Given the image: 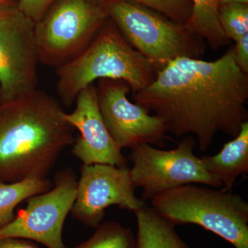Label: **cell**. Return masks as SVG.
I'll return each mask as SVG.
<instances>
[{
	"mask_svg": "<svg viewBox=\"0 0 248 248\" xmlns=\"http://www.w3.org/2000/svg\"><path fill=\"white\" fill-rule=\"evenodd\" d=\"M151 204L174 226L197 225L235 248H248V203L238 194L188 184L155 196Z\"/></svg>",
	"mask_w": 248,
	"mask_h": 248,
	"instance_id": "277c9868",
	"label": "cell"
},
{
	"mask_svg": "<svg viewBox=\"0 0 248 248\" xmlns=\"http://www.w3.org/2000/svg\"><path fill=\"white\" fill-rule=\"evenodd\" d=\"M133 99L164 121L169 132L192 135L205 152L218 133L234 138L248 122V73L238 66L234 46L214 61L179 58Z\"/></svg>",
	"mask_w": 248,
	"mask_h": 248,
	"instance_id": "6da1fadb",
	"label": "cell"
},
{
	"mask_svg": "<svg viewBox=\"0 0 248 248\" xmlns=\"http://www.w3.org/2000/svg\"><path fill=\"white\" fill-rule=\"evenodd\" d=\"M159 71L108 19L79 56L56 68L57 91L62 105L70 107L78 94L95 80L123 81L134 94L149 86Z\"/></svg>",
	"mask_w": 248,
	"mask_h": 248,
	"instance_id": "3957f363",
	"label": "cell"
},
{
	"mask_svg": "<svg viewBox=\"0 0 248 248\" xmlns=\"http://www.w3.org/2000/svg\"><path fill=\"white\" fill-rule=\"evenodd\" d=\"M78 180L74 171H59L50 190L28 199L27 205L0 230V239L19 238L36 241L48 248H66L63 224L76 201Z\"/></svg>",
	"mask_w": 248,
	"mask_h": 248,
	"instance_id": "ba28073f",
	"label": "cell"
},
{
	"mask_svg": "<svg viewBox=\"0 0 248 248\" xmlns=\"http://www.w3.org/2000/svg\"><path fill=\"white\" fill-rule=\"evenodd\" d=\"M108 19L100 1L58 0L35 24L39 62L56 69L74 60Z\"/></svg>",
	"mask_w": 248,
	"mask_h": 248,
	"instance_id": "8992f818",
	"label": "cell"
},
{
	"mask_svg": "<svg viewBox=\"0 0 248 248\" xmlns=\"http://www.w3.org/2000/svg\"><path fill=\"white\" fill-rule=\"evenodd\" d=\"M35 22L17 6L0 11V102L37 89Z\"/></svg>",
	"mask_w": 248,
	"mask_h": 248,
	"instance_id": "9c48e42d",
	"label": "cell"
},
{
	"mask_svg": "<svg viewBox=\"0 0 248 248\" xmlns=\"http://www.w3.org/2000/svg\"><path fill=\"white\" fill-rule=\"evenodd\" d=\"M196 144L194 137L187 136L170 151L148 143L130 148L129 159L133 163L130 174L135 188L143 189L142 200H151L166 191L188 184L222 187L221 183L205 170L202 159L194 153Z\"/></svg>",
	"mask_w": 248,
	"mask_h": 248,
	"instance_id": "52a82bcc",
	"label": "cell"
},
{
	"mask_svg": "<svg viewBox=\"0 0 248 248\" xmlns=\"http://www.w3.org/2000/svg\"><path fill=\"white\" fill-rule=\"evenodd\" d=\"M74 248H136V238L130 228L107 221L96 228L90 239Z\"/></svg>",
	"mask_w": 248,
	"mask_h": 248,
	"instance_id": "e0dca14e",
	"label": "cell"
},
{
	"mask_svg": "<svg viewBox=\"0 0 248 248\" xmlns=\"http://www.w3.org/2000/svg\"><path fill=\"white\" fill-rule=\"evenodd\" d=\"M218 13L221 27L230 40L236 42L248 35V4H221Z\"/></svg>",
	"mask_w": 248,
	"mask_h": 248,
	"instance_id": "ac0fdd59",
	"label": "cell"
},
{
	"mask_svg": "<svg viewBox=\"0 0 248 248\" xmlns=\"http://www.w3.org/2000/svg\"><path fill=\"white\" fill-rule=\"evenodd\" d=\"M192 13L186 24L189 30L207 43L213 50L232 42L227 37L219 20L221 0H191Z\"/></svg>",
	"mask_w": 248,
	"mask_h": 248,
	"instance_id": "9a60e30c",
	"label": "cell"
},
{
	"mask_svg": "<svg viewBox=\"0 0 248 248\" xmlns=\"http://www.w3.org/2000/svg\"><path fill=\"white\" fill-rule=\"evenodd\" d=\"M0 248H39L30 240L19 238H6L0 239Z\"/></svg>",
	"mask_w": 248,
	"mask_h": 248,
	"instance_id": "7402d4cb",
	"label": "cell"
},
{
	"mask_svg": "<svg viewBox=\"0 0 248 248\" xmlns=\"http://www.w3.org/2000/svg\"><path fill=\"white\" fill-rule=\"evenodd\" d=\"M53 184L47 178L27 179L14 183L0 182V230L14 220L15 209L32 196L47 192Z\"/></svg>",
	"mask_w": 248,
	"mask_h": 248,
	"instance_id": "2e32d148",
	"label": "cell"
},
{
	"mask_svg": "<svg viewBox=\"0 0 248 248\" xmlns=\"http://www.w3.org/2000/svg\"><path fill=\"white\" fill-rule=\"evenodd\" d=\"M235 60L238 66L248 73V34L235 42Z\"/></svg>",
	"mask_w": 248,
	"mask_h": 248,
	"instance_id": "44dd1931",
	"label": "cell"
},
{
	"mask_svg": "<svg viewBox=\"0 0 248 248\" xmlns=\"http://www.w3.org/2000/svg\"><path fill=\"white\" fill-rule=\"evenodd\" d=\"M225 4H248V0H221V5Z\"/></svg>",
	"mask_w": 248,
	"mask_h": 248,
	"instance_id": "cb8c5ba5",
	"label": "cell"
},
{
	"mask_svg": "<svg viewBox=\"0 0 248 248\" xmlns=\"http://www.w3.org/2000/svg\"><path fill=\"white\" fill-rule=\"evenodd\" d=\"M99 1V0H96ZM166 16L173 22L186 24L192 13L191 0H128Z\"/></svg>",
	"mask_w": 248,
	"mask_h": 248,
	"instance_id": "d6986e66",
	"label": "cell"
},
{
	"mask_svg": "<svg viewBox=\"0 0 248 248\" xmlns=\"http://www.w3.org/2000/svg\"><path fill=\"white\" fill-rule=\"evenodd\" d=\"M99 1L128 43L159 70L177 58L203 56L205 42L186 24L128 0Z\"/></svg>",
	"mask_w": 248,
	"mask_h": 248,
	"instance_id": "5b68a950",
	"label": "cell"
},
{
	"mask_svg": "<svg viewBox=\"0 0 248 248\" xmlns=\"http://www.w3.org/2000/svg\"><path fill=\"white\" fill-rule=\"evenodd\" d=\"M58 0H19L17 9L32 22H40L47 11Z\"/></svg>",
	"mask_w": 248,
	"mask_h": 248,
	"instance_id": "ffe728a7",
	"label": "cell"
},
{
	"mask_svg": "<svg viewBox=\"0 0 248 248\" xmlns=\"http://www.w3.org/2000/svg\"><path fill=\"white\" fill-rule=\"evenodd\" d=\"M138 221L136 248H191L179 236L175 226L145 205L134 212Z\"/></svg>",
	"mask_w": 248,
	"mask_h": 248,
	"instance_id": "5bb4252c",
	"label": "cell"
},
{
	"mask_svg": "<svg viewBox=\"0 0 248 248\" xmlns=\"http://www.w3.org/2000/svg\"><path fill=\"white\" fill-rule=\"evenodd\" d=\"M135 190L128 166L83 165L71 215L83 224L97 228L108 207L116 205L134 213L146 205Z\"/></svg>",
	"mask_w": 248,
	"mask_h": 248,
	"instance_id": "8fae6325",
	"label": "cell"
},
{
	"mask_svg": "<svg viewBox=\"0 0 248 248\" xmlns=\"http://www.w3.org/2000/svg\"><path fill=\"white\" fill-rule=\"evenodd\" d=\"M76 102L74 111L63 115L64 120L80 133L73 143L72 154L81 160L83 165L127 166L128 160L116 144L103 120L94 84L83 89Z\"/></svg>",
	"mask_w": 248,
	"mask_h": 248,
	"instance_id": "7c38bea8",
	"label": "cell"
},
{
	"mask_svg": "<svg viewBox=\"0 0 248 248\" xmlns=\"http://www.w3.org/2000/svg\"><path fill=\"white\" fill-rule=\"evenodd\" d=\"M60 101L36 89L0 102V182L46 178L76 139Z\"/></svg>",
	"mask_w": 248,
	"mask_h": 248,
	"instance_id": "7a4b0ae2",
	"label": "cell"
},
{
	"mask_svg": "<svg viewBox=\"0 0 248 248\" xmlns=\"http://www.w3.org/2000/svg\"><path fill=\"white\" fill-rule=\"evenodd\" d=\"M201 159L205 170L221 183L223 190L232 192L238 178L248 173V122L242 124L239 134L219 153Z\"/></svg>",
	"mask_w": 248,
	"mask_h": 248,
	"instance_id": "4fadbf2b",
	"label": "cell"
},
{
	"mask_svg": "<svg viewBox=\"0 0 248 248\" xmlns=\"http://www.w3.org/2000/svg\"><path fill=\"white\" fill-rule=\"evenodd\" d=\"M98 105L109 133L121 150L141 143L164 148L167 126L145 108L129 100L130 87L120 80L99 79Z\"/></svg>",
	"mask_w": 248,
	"mask_h": 248,
	"instance_id": "30bf717a",
	"label": "cell"
},
{
	"mask_svg": "<svg viewBox=\"0 0 248 248\" xmlns=\"http://www.w3.org/2000/svg\"><path fill=\"white\" fill-rule=\"evenodd\" d=\"M17 6L15 0H0V11Z\"/></svg>",
	"mask_w": 248,
	"mask_h": 248,
	"instance_id": "603a6c76",
	"label": "cell"
}]
</instances>
